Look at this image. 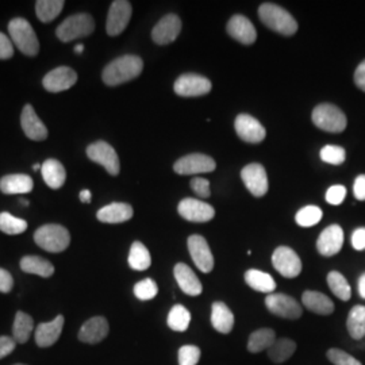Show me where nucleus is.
Segmentation results:
<instances>
[{"mask_svg":"<svg viewBox=\"0 0 365 365\" xmlns=\"http://www.w3.org/2000/svg\"><path fill=\"white\" fill-rule=\"evenodd\" d=\"M191 188L199 197H209L210 194V182L207 179L203 178H195L191 180Z\"/></svg>","mask_w":365,"mask_h":365,"instance_id":"47","label":"nucleus"},{"mask_svg":"<svg viewBox=\"0 0 365 365\" xmlns=\"http://www.w3.org/2000/svg\"><path fill=\"white\" fill-rule=\"evenodd\" d=\"M327 284L331 289V292L339 298V299L346 300L351 299L352 297V288L349 286V283L346 282V279L337 271H331L327 274Z\"/></svg>","mask_w":365,"mask_h":365,"instance_id":"39","label":"nucleus"},{"mask_svg":"<svg viewBox=\"0 0 365 365\" xmlns=\"http://www.w3.org/2000/svg\"><path fill=\"white\" fill-rule=\"evenodd\" d=\"M354 83L361 91L365 92V60L360 66H357V69L354 72Z\"/></svg>","mask_w":365,"mask_h":365,"instance_id":"53","label":"nucleus"},{"mask_svg":"<svg viewBox=\"0 0 365 365\" xmlns=\"http://www.w3.org/2000/svg\"><path fill=\"white\" fill-rule=\"evenodd\" d=\"M245 282L249 287L264 294H272L276 289L274 277L259 269H249L245 274Z\"/></svg>","mask_w":365,"mask_h":365,"instance_id":"31","label":"nucleus"},{"mask_svg":"<svg viewBox=\"0 0 365 365\" xmlns=\"http://www.w3.org/2000/svg\"><path fill=\"white\" fill-rule=\"evenodd\" d=\"M34 182L29 175L14 173L7 175L0 179V190L7 195H18V194H29L33 191Z\"/></svg>","mask_w":365,"mask_h":365,"instance_id":"26","label":"nucleus"},{"mask_svg":"<svg viewBox=\"0 0 365 365\" xmlns=\"http://www.w3.org/2000/svg\"><path fill=\"white\" fill-rule=\"evenodd\" d=\"M14 365H26V364H14Z\"/></svg>","mask_w":365,"mask_h":365,"instance_id":"58","label":"nucleus"},{"mask_svg":"<svg viewBox=\"0 0 365 365\" xmlns=\"http://www.w3.org/2000/svg\"><path fill=\"white\" fill-rule=\"evenodd\" d=\"M346 329L353 339L365 337V306H354L346 319Z\"/></svg>","mask_w":365,"mask_h":365,"instance_id":"37","label":"nucleus"},{"mask_svg":"<svg viewBox=\"0 0 365 365\" xmlns=\"http://www.w3.org/2000/svg\"><path fill=\"white\" fill-rule=\"evenodd\" d=\"M80 200L83 203H91V192H90V190H83L80 192Z\"/></svg>","mask_w":365,"mask_h":365,"instance_id":"54","label":"nucleus"},{"mask_svg":"<svg viewBox=\"0 0 365 365\" xmlns=\"http://www.w3.org/2000/svg\"><path fill=\"white\" fill-rule=\"evenodd\" d=\"M276 341V333L274 329H259L253 331L248 339V351L250 353H260L262 351H268Z\"/></svg>","mask_w":365,"mask_h":365,"instance_id":"30","label":"nucleus"},{"mask_svg":"<svg viewBox=\"0 0 365 365\" xmlns=\"http://www.w3.org/2000/svg\"><path fill=\"white\" fill-rule=\"evenodd\" d=\"M295 220L302 227H312L322 220V210L317 206H306L297 212Z\"/></svg>","mask_w":365,"mask_h":365,"instance_id":"41","label":"nucleus"},{"mask_svg":"<svg viewBox=\"0 0 365 365\" xmlns=\"http://www.w3.org/2000/svg\"><path fill=\"white\" fill-rule=\"evenodd\" d=\"M182 31V21L178 15L168 14L158 21L156 26L153 27L152 38L157 45H168L179 37Z\"/></svg>","mask_w":365,"mask_h":365,"instance_id":"18","label":"nucleus"},{"mask_svg":"<svg viewBox=\"0 0 365 365\" xmlns=\"http://www.w3.org/2000/svg\"><path fill=\"white\" fill-rule=\"evenodd\" d=\"M178 211L185 221L203 223L209 222L214 218L215 210L209 203H205L202 200H196L192 197L182 199L178 206Z\"/></svg>","mask_w":365,"mask_h":365,"instance_id":"13","label":"nucleus"},{"mask_svg":"<svg viewBox=\"0 0 365 365\" xmlns=\"http://www.w3.org/2000/svg\"><path fill=\"white\" fill-rule=\"evenodd\" d=\"M313 122L317 128L327 133H341L346 128V117L337 106L322 103L313 111Z\"/></svg>","mask_w":365,"mask_h":365,"instance_id":"6","label":"nucleus"},{"mask_svg":"<svg viewBox=\"0 0 365 365\" xmlns=\"http://www.w3.org/2000/svg\"><path fill=\"white\" fill-rule=\"evenodd\" d=\"M133 207L128 203L115 202L111 205H107L105 207L98 211L96 217L103 223H123L133 218Z\"/></svg>","mask_w":365,"mask_h":365,"instance_id":"27","label":"nucleus"},{"mask_svg":"<svg viewBox=\"0 0 365 365\" xmlns=\"http://www.w3.org/2000/svg\"><path fill=\"white\" fill-rule=\"evenodd\" d=\"M297 351V342L291 339H276L274 345L268 349V357L274 364H282L289 360Z\"/></svg>","mask_w":365,"mask_h":365,"instance_id":"32","label":"nucleus"},{"mask_svg":"<svg viewBox=\"0 0 365 365\" xmlns=\"http://www.w3.org/2000/svg\"><path fill=\"white\" fill-rule=\"evenodd\" d=\"M21 126L25 131L27 138L33 141H45L48 138V129L39 119L34 107L31 105L24 107L21 115Z\"/></svg>","mask_w":365,"mask_h":365,"instance_id":"20","label":"nucleus"},{"mask_svg":"<svg viewBox=\"0 0 365 365\" xmlns=\"http://www.w3.org/2000/svg\"><path fill=\"white\" fill-rule=\"evenodd\" d=\"M346 196V188L344 185H333L327 190V203L333 206H339Z\"/></svg>","mask_w":365,"mask_h":365,"instance_id":"46","label":"nucleus"},{"mask_svg":"<svg viewBox=\"0 0 365 365\" xmlns=\"http://www.w3.org/2000/svg\"><path fill=\"white\" fill-rule=\"evenodd\" d=\"M41 167H42V165H39V164H34V167H33V170H41Z\"/></svg>","mask_w":365,"mask_h":365,"instance_id":"57","label":"nucleus"},{"mask_svg":"<svg viewBox=\"0 0 365 365\" xmlns=\"http://www.w3.org/2000/svg\"><path fill=\"white\" fill-rule=\"evenodd\" d=\"M78 81V73L69 66H58L51 71L43 80L42 84L46 91L57 93L66 91L73 87Z\"/></svg>","mask_w":365,"mask_h":365,"instance_id":"15","label":"nucleus"},{"mask_svg":"<svg viewBox=\"0 0 365 365\" xmlns=\"http://www.w3.org/2000/svg\"><path fill=\"white\" fill-rule=\"evenodd\" d=\"M64 6L63 0H38L36 3V13L41 22L49 24L61 14Z\"/></svg>","mask_w":365,"mask_h":365,"instance_id":"36","label":"nucleus"},{"mask_svg":"<svg viewBox=\"0 0 365 365\" xmlns=\"http://www.w3.org/2000/svg\"><path fill=\"white\" fill-rule=\"evenodd\" d=\"M9 31L14 45L26 56H37L39 42L34 29L25 18H14L9 24Z\"/></svg>","mask_w":365,"mask_h":365,"instance_id":"4","label":"nucleus"},{"mask_svg":"<svg viewBox=\"0 0 365 365\" xmlns=\"http://www.w3.org/2000/svg\"><path fill=\"white\" fill-rule=\"evenodd\" d=\"M261 22L282 36H294L298 31V24L287 10L274 3H264L259 9Z\"/></svg>","mask_w":365,"mask_h":365,"instance_id":"2","label":"nucleus"},{"mask_svg":"<svg viewBox=\"0 0 365 365\" xmlns=\"http://www.w3.org/2000/svg\"><path fill=\"white\" fill-rule=\"evenodd\" d=\"M215 167L217 164L211 157L202 153H194L178 160L173 165V170L179 175H197L212 172Z\"/></svg>","mask_w":365,"mask_h":365,"instance_id":"14","label":"nucleus"},{"mask_svg":"<svg viewBox=\"0 0 365 365\" xmlns=\"http://www.w3.org/2000/svg\"><path fill=\"white\" fill-rule=\"evenodd\" d=\"M265 306L269 313L291 321L299 319L303 313L299 303L286 294H269L265 298Z\"/></svg>","mask_w":365,"mask_h":365,"instance_id":"9","label":"nucleus"},{"mask_svg":"<svg viewBox=\"0 0 365 365\" xmlns=\"http://www.w3.org/2000/svg\"><path fill=\"white\" fill-rule=\"evenodd\" d=\"M353 192H354L356 199L365 200V175H360V176L356 179L354 185H353Z\"/></svg>","mask_w":365,"mask_h":365,"instance_id":"52","label":"nucleus"},{"mask_svg":"<svg viewBox=\"0 0 365 365\" xmlns=\"http://www.w3.org/2000/svg\"><path fill=\"white\" fill-rule=\"evenodd\" d=\"M200 349L195 345H184L178 353L179 365H197L200 360Z\"/></svg>","mask_w":365,"mask_h":365,"instance_id":"44","label":"nucleus"},{"mask_svg":"<svg viewBox=\"0 0 365 365\" xmlns=\"http://www.w3.org/2000/svg\"><path fill=\"white\" fill-rule=\"evenodd\" d=\"M158 294L157 283L153 279H144L134 286V295L140 300H150Z\"/></svg>","mask_w":365,"mask_h":365,"instance_id":"43","label":"nucleus"},{"mask_svg":"<svg viewBox=\"0 0 365 365\" xmlns=\"http://www.w3.org/2000/svg\"><path fill=\"white\" fill-rule=\"evenodd\" d=\"M344 245V232L339 225H330L327 227L317 241V249L318 252L325 256L331 257L337 255Z\"/></svg>","mask_w":365,"mask_h":365,"instance_id":"19","label":"nucleus"},{"mask_svg":"<svg viewBox=\"0 0 365 365\" xmlns=\"http://www.w3.org/2000/svg\"><path fill=\"white\" fill-rule=\"evenodd\" d=\"M173 90L179 96L184 98L203 96L211 91V81L196 73H184L175 81Z\"/></svg>","mask_w":365,"mask_h":365,"instance_id":"11","label":"nucleus"},{"mask_svg":"<svg viewBox=\"0 0 365 365\" xmlns=\"http://www.w3.org/2000/svg\"><path fill=\"white\" fill-rule=\"evenodd\" d=\"M302 302L307 310L318 315H330L334 312V303L327 295L318 291H304Z\"/></svg>","mask_w":365,"mask_h":365,"instance_id":"28","label":"nucleus"},{"mask_svg":"<svg viewBox=\"0 0 365 365\" xmlns=\"http://www.w3.org/2000/svg\"><path fill=\"white\" fill-rule=\"evenodd\" d=\"M235 126L238 137L248 144H260L267 134L260 122L248 114H240L235 118Z\"/></svg>","mask_w":365,"mask_h":365,"instance_id":"16","label":"nucleus"},{"mask_svg":"<svg viewBox=\"0 0 365 365\" xmlns=\"http://www.w3.org/2000/svg\"><path fill=\"white\" fill-rule=\"evenodd\" d=\"M173 274L184 294H187L190 297H197L202 294L203 286H202L200 280L197 279L195 272L187 264H182V262L176 264L175 269H173Z\"/></svg>","mask_w":365,"mask_h":365,"instance_id":"24","label":"nucleus"},{"mask_svg":"<svg viewBox=\"0 0 365 365\" xmlns=\"http://www.w3.org/2000/svg\"><path fill=\"white\" fill-rule=\"evenodd\" d=\"M110 327L105 317L90 318L78 330V339L86 344H99L108 336Z\"/></svg>","mask_w":365,"mask_h":365,"instance_id":"21","label":"nucleus"},{"mask_svg":"<svg viewBox=\"0 0 365 365\" xmlns=\"http://www.w3.org/2000/svg\"><path fill=\"white\" fill-rule=\"evenodd\" d=\"M241 179L252 195L264 196L268 192V176L261 164H249L241 170Z\"/></svg>","mask_w":365,"mask_h":365,"instance_id":"17","label":"nucleus"},{"mask_svg":"<svg viewBox=\"0 0 365 365\" xmlns=\"http://www.w3.org/2000/svg\"><path fill=\"white\" fill-rule=\"evenodd\" d=\"M27 222L21 218H16L10 212H0V232L4 235H22L26 232Z\"/></svg>","mask_w":365,"mask_h":365,"instance_id":"40","label":"nucleus"},{"mask_svg":"<svg viewBox=\"0 0 365 365\" xmlns=\"http://www.w3.org/2000/svg\"><path fill=\"white\" fill-rule=\"evenodd\" d=\"M272 264L274 269L287 279H294L302 272V260L299 256L294 249L288 247L276 248L272 255Z\"/></svg>","mask_w":365,"mask_h":365,"instance_id":"10","label":"nucleus"},{"mask_svg":"<svg viewBox=\"0 0 365 365\" xmlns=\"http://www.w3.org/2000/svg\"><path fill=\"white\" fill-rule=\"evenodd\" d=\"M34 241L39 248L46 252L60 253L69 247L71 235L64 226L57 223H49L41 226L34 233Z\"/></svg>","mask_w":365,"mask_h":365,"instance_id":"3","label":"nucleus"},{"mask_svg":"<svg viewBox=\"0 0 365 365\" xmlns=\"http://www.w3.org/2000/svg\"><path fill=\"white\" fill-rule=\"evenodd\" d=\"M131 9L130 1L126 0H115L111 3L110 11L107 15V22H106V31L111 37L119 36L130 22Z\"/></svg>","mask_w":365,"mask_h":365,"instance_id":"8","label":"nucleus"},{"mask_svg":"<svg viewBox=\"0 0 365 365\" xmlns=\"http://www.w3.org/2000/svg\"><path fill=\"white\" fill-rule=\"evenodd\" d=\"M227 33L244 45H252L257 38V31L253 24L244 15H235L227 24Z\"/></svg>","mask_w":365,"mask_h":365,"instance_id":"23","label":"nucleus"},{"mask_svg":"<svg viewBox=\"0 0 365 365\" xmlns=\"http://www.w3.org/2000/svg\"><path fill=\"white\" fill-rule=\"evenodd\" d=\"M359 294L363 299H365V274L359 280Z\"/></svg>","mask_w":365,"mask_h":365,"instance_id":"55","label":"nucleus"},{"mask_svg":"<svg viewBox=\"0 0 365 365\" xmlns=\"http://www.w3.org/2000/svg\"><path fill=\"white\" fill-rule=\"evenodd\" d=\"M144 61L141 57L134 54H126L118 57L106 66L102 78L106 86L115 87L119 84L128 83L133 78H138L143 73Z\"/></svg>","mask_w":365,"mask_h":365,"instance_id":"1","label":"nucleus"},{"mask_svg":"<svg viewBox=\"0 0 365 365\" xmlns=\"http://www.w3.org/2000/svg\"><path fill=\"white\" fill-rule=\"evenodd\" d=\"M187 245H188L191 259L195 262L197 269L202 271L203 274L211 272L214 268V256L211 253V249L206 238L199 235H191L188 237Z\"/></svg>","mask_w":365,"mask_h":365,"instance_id":"12","label":"nucleus"},{"mask_svg":"<svg viewBox=\"0 0 365 365\" xmlns=\"http://www.w3.org/2000/svg\"><path fill=\"white\" fill-rule=\"evenodd\" d=\"M167 322L173 331L182 333L191 324V313L188 312L187 307H184L182 304H176L170 309Z\"/></svg>","mask_w":365,"mask_h":365,"instance_id":"38","label":"nucleus"},{"mask_svg":"<svg viewBox=\"0 0 365 365\" xmlns=\"http://www.w3.org/2000/svg\"><path fill=\"white\" fill-rule=\"evenodd\" d=\"M352 245L356 250H364L365 249V227H360L354 230L352 235Z\"/></svg>","mask_w":365,"mask_h":365,"instance_id":"51","label":"nucleus"},{"mask_svg":"<svg viewBox=\"0 0 365 365\" xmlns=\"http://www.w3.org/2000/svg\"><path fill=\"white\" fill-rule=\"evenodd\" d=\"M41 172L45 182L53 190H58L66 184V170L58 160H46L41 167Z\"/></svg>","mask_w":365,"mask_h":365,"instance_id":"29","label":"nucleus"},{"mask_svg":"<svg viewBox=\"0 0 365 365\" xmlns=\"http://www.w3.org/2000/svg\"><path fill=\"white\" fill-rule=\"evenodd\" d=\"M34 330V321L29 314L18 312L15 314L13 325V339L16 344H26L31 331Z\"/></svg>","mask_w":365,"mask_h":365,"instance_id":"34","label":"nucleus"},{"mask_svg":"<svg viewBox=\"0 0 365 365\" xmlns=\"http://www.w3.org/2000/svg\"><path fill=\"white\" fill-rule=\"evenodd\" d=\"M93 30L95 22L90 14H75L68 16L66 21L57 27L56 36L63 42H71L90 36L93 33Z\"/></svg>","mask_w":365,"mask_h":365,"instance_id":"5","label":"nucleus"},{"mask_svg":"<svg viewBox=\"0 0 365 365\" xmlns=\"http://www.w3.org/2000/svg\"><path fill=\"white\" fill-rule=\"evenodd\" d=\"M21 268L26 274H38L41 277H51L54 274L52 262L39 256H25L21 260Z\"/></svg>","mask_w":365,"mask_h":365,"instance_id":"33","label":"nucleus"},{"mask_svg":"<svg viewBox=\"0 0 365 365\" xmlns=\"http://www.w3.org/2000/svg\"><path fill=\"white\" fill-rule=\"evenodd\" d=\"M87 156L93 163L102 165L110 175L117 176L120 170L119 157L115 149L105 141H96L87 148Z\"/></svg>","mask_w":365,"mask_h":365,"instance_id":"7","label":"nucleus"},{"mask_svg":"<svg viewBox=\"0 0 365 365\" xmlns=\"http://www.w3.org/2000/svg\"><path fill=\"white\" fill-rule=\"evenodd\" d=\"M14 56V43L11 38L0 33V60H9Z\"/></svg>","mask_w":365,"mask_h":365,"instance_id":"48","label":"nucleus"},{"mask_svg":"<svg viewBox=\"0 0 365 365\" xmlns=\"http://www.w3.org/2000/svg\"><path fill=\"white\" fill-rule=\"evenodd\" d=\"M66 318L64 315H57L51 322L39 324L36 329V342L41 348H49L54 345L63 331Z\"/></svg>","mask_w":365,"mask_h":365,"instance_id":"22","label":"nucleus"},{"mask_svg":"<svg viewBox=\"0 0 365 365\" xmlns=\"http://www.w3.org/2000/svg\"><path fill=\"white\" fill-rule=\"evenodd\" d=\"M14 279L11 274L3 268H0V292L7 294L13 289Z\"/></svg>","mask_w":365,"mask_h":365,"instance_id":"50","label":"nucleus"},{"mask_svg":"<svg viewBox=\"0 0 365 365\" xmlns=\"http://www.w3.org/2000/svg\"><path fill=\"white\" fill-rule=\"evenodd\" d=\"M84 51V45L83 43H78V46L75 48V52L78 53V54H81Z\"/></svg>","mask_w":365,"mask_h":365,"instance_id":"56","label":"nucleus"},{"mask_svg":"<svg viewBox=\"0 0 365 365\" xmlns=\"http://www.w3.org/2000/svg\"><path fill=\"white\" fill-rule=\"evenodd\" d=\"M321 158H322V161H325L327 164L341 165L346 158V152L341 146L327 145L321 149Z\"/></svg>","mask_w":365,"mask_h":365,"instance_id":"42","label":"nucleus"},{"mask_svg":"<svg viewBox=\"0 0 365 365\" xmlns=\"http://www.w3.org/2000/svg\"><path fill=\"white\" fill-rule=\"evenodd\" d=\"M211 325L221 333L230 334L235 327V314L223 302H214L211 306Z\"/></svg>","mask_w":365,"mask_h":365,"instance_id":"25","label":"nucleus"},{"mask_svg":"<svg viewBox=\"0 0 365 365\" xmlns=\"http://www.w3.org/2000/svg\"><path fill=\"white\" fill-rule=\"evenodd\" d=\"M15 346H16V342H15L13 337L0 336V359H4L10 353H13Z\"/></svg>","mask_w":365,"mask_h":365,"instance_id":"49","label":"nucleus"},{"mask_svg":"<svg viewBox=\"0 0 365 365\" xmlns=\"http://www.w3.org/2000/svg\"><path fill=\"white\" fill-rule=\"evenodd\" d=\"M128 261H129L131 269L146 271L152 264V257H150V253H149V250L145 247L144 244L140 242V241H135L131 245Z\"/></svg>","mask_w":365,"mask_h":365,"instance_id":"35","label":"nucleus"},{"mask_svg":"<svg viewBox=\"0 0 365 365\" xmlns=\"http://www.w3.org/2000/svg\"><path fill=\"white\" fill-rule=\"evenodd\" d=\"M327 359L334 365H363L352 354L344 352L337 348L329 349L327 353Z\"/></svg>","mask_w":365,"mask_h":365,"instance_id":"45","label":"nucleus"}]
</instances>
